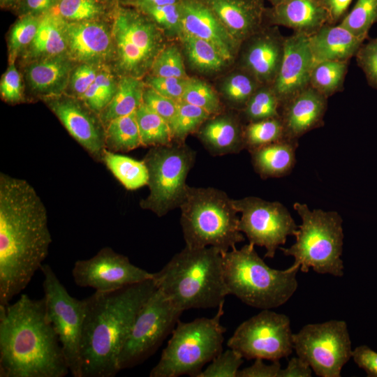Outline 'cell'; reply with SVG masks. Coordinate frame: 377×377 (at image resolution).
<instances>
[{
	"instance_id": "cell-1",
	"label": "cell",
	"mask_w": 377,
	"mask_h": 377,
	"mask_svg": "<svg viewBox=\"0 0 377 377\" xmlns=\"http://www.w3.org/2000/svg\"><path fill=\"white\" fill-rule=\"evenodd\" d=\"M47 209L26 180L0 175V305L22 291L48 255Z\"/></svg>"
},
{
	"instance_id": "cell-2",
	"label": "cell",
	"mask_w": 377,
	"mask_h": 377,
	"mask_svg": "<svg viewBox=\"0 0 377 377\" xmlns=\"http://www.w3.org/2000/svg\"><path fill=\"white\" fill-rule=\"evenodd\" d=\"M69 373L45 299L22 294L0 305V377H64Z\"/></svg>"
},
{
	"instance_id": "cell-3",
	"label": "cell",
	"mask_w": 377,
	"mask_h": 377,
	"mask_svg": "<svg viewBox=\"0 0 377 377\" xmlns=\"http://www.w3.org/2000/svg\"><path fill=\"white\" fill-rule=\"evenodd\" d=\"M153 279L85 298L82 377H114L119 356L142 305L156 290Z\"/></svg>"
},
{
	"instance_id": "cell-4",
	"label": "cell",
	"mask_w": 377,
	"mask_h": 377,
	"mask_svg": "<svg viewBox=\"0 0 377 377\" xmlns=\"http://www.w3.org/2000/svg\"><path fill=\"white\" fill-rule=\"evenodd\" d=\"M156 288L179 310L218 308L228 295L223 253L212 246H185L153 278Z\"/></svg>"
},
{
	"instance_id": "cell-5",
	"label": "cell",
	"mask_w": 377,
	"mask_h": 377,
	"mask_svg": "<svg viewBox=\"0 0 377 377\" xmlns=\"http://www.w3.org/2000/svg\"><path fill=\"white\" fill-rule=\"evenodd\" d=\"M249 243L223 254L224 281L228 295L252 307L270 309L285 304L295 293L300 269L269 267Z\"/></svg>"
},
{
	"instance_id": "cell-6",
	"label": "cell",
	"mask_w": 377,
	"mask_h": 377,
	"mask_svg": "<svg viewBox=\"0 0 377 377\" xmlns=\"http://www.w3.org/2000/svg\"><path fill=\"white\" fill-rule=\"evenodd\" d=\"M179 208L188 247L212 246L223 254L245 239L239 229V218L233 200L221 190L188 186Z\"/></svg>"
},
{
	"instance_id": "cell-7",
	"label": "cell",
	"mask_w": 377,
	"mask_h": 377,
	"mask_svg": "<svg viewBox=\"0 0 377 377\" xmlns=\"http://www.w3.org/2000/svg\"><path fill=\"white\" fill-rule=\"evenodd\" d=\"M294 209L302 220L296 241L289 248L279 247L285 256L295 259L293 267L302 272L312 268L318 274L343 275V220L336 211L311 210L304 203L295 202Z\"/></svg>"
},
{
	"instance_id": "cell-8",
	"label": "cell",
	"mask_w": 377,
	"mask_h": 377,
	"mask_svg": "<svg viewBox=\"0 0 377 377\" xmlns=\"http://www.w3.org/2000/svg\"><path fill=\"white\" fill-rule=\"evenodd\" d=\"M223 304L212 318L191 322L178 320L161 358L149 373L150 377H198L203 367L223 351L225 327L221 320Z\"/></svg>"
},
{
	"instance_id": "cell-9",
	"label": "cell",
	"mask_w": 377,
	"mask_h": 377,
	"mask_svg": "<svg viewBox=\"0 0 377 377\" xmlns=\"http://www.w3.org/2000/svg\"><path fill=\"white\" fill-rule=\"evenodd\" d=\"M195 152L184 143L152 147L143 160L147 165L149 188L140 207L163 216L179 208L188 185L186 181L193 166Z\"/></svg>"
},
{
	"instance_id": "cell-10",
	"label": "cell",
	"mask_w": 377,
	"mask_h": 377,
	"mask_svg": "<svg viewBox=\"0 0 377 377\" xmlns=\"http://www.w3.org/2000/svg\"><path fill=\"white\" fill-rule=\"evenodd\" d=\"M112 34L117 66L124 76L140 78L166 46L163 31L151 19L131 10L118 12Z\"/></svg>"
},
{
	"instance_id": "cell-11",
	"label": "cell",
	"mask_w": 377,
	"mask_h": 377,
	"mask_svg": "<svg viewBox=\"0 0 377 377\" xmlns=\"http://www.w3.org/2000/svg\"><path fill=\"white\" fill-rule=\"evenodd\" d=\"M40 270L47 318L58 337L69 372L74 377H82L80 346L85 300L72 297L49 265L43 264Z\"/></svg>"
},
{
	"instance_id": "cell-12",
	"label": "cell",
	"mask_w": 377,
	"mask_h": 377,
	"mask_svg": "<svg viewBox=\"0 0 377 377\" xmlns=\"http://www.w3.org/2000/svg\"><path fill=\"white\" fill-rule=\"evenodd\" d=\"M293 348L316 376L340 377L352 357L351 340L344 320L307 324L293 334Z\"/></svg>"
},
{
	"instance_id": "cell-13",
	"label": "cell",
	"mask_w": 377,
	"mask_h": 377,
	"mask_svg": "<svg viewBox=\"0 0 377 377\" xmlns=\"http://www.w3.org/2000/svg\"><path fill=\"white\" fill-rule=\"evenodd\" d=\"M182 313L156 288L135 318L119 356V370L133 367L152 355L171 334Z\"/></svg>"
},
{
	"instance_id": "cell-14",
	"label": "cell",
	"mask_w": 377,
	"mask_h": 377,
	"mask_svg": "<svg viewBox=\"0 0 377 377\" xmlns=\"http://www.w3.org/2000/svg\"><path fill=\"white\" fill-rule=\"evenodd\" d=\"M293 335L286 315L263 309L237 327L227 346L247 360L279 361L292 354Z\"/></svg>"
},
{
	"instance_id": "cell-15",
	"label": "cell",
	"mask_w": 377,
	"mask_h": 377,
	"mask_svg": "<svg viewBox=\"0 0 377 377\" xmlns=\"http://www.w3.org/2000/svg\"><path fill=\"white\" fill-rule=\"evenodd\" d=\"M241 213L239 229L249 243L265 247V258H272L288 236L295 235L298 226L288 209L278 201H267L255 196L233 200Z\"/></svg>"
},
{
	"instance_id": "cell-16",
	"label": "cell",
	"mask_w": 377,
	"mask_h": 377,
	"mask_svg": "<svg viewBox=\"0 0 377 377\" xmlns=\"http://www.w3.org/2000/svg\"><path fill=\"white\" fill-rule=\"evenodd\" d=\"M72 275L77 286L105 293L151 279L154 273L134 265L128 257L106 247L89 259L77 260Z\"/></svg>"
},
{
	"instance_id": "cell-17",
	"label": "cell",
	"mask_w": 377,
	"mask_h": 377,
	"mask_svg": "<svg viewBox=\"0 0 377 377\" xmlns=\"http://www.w3.org/2000/svg\"><path fill=\"white\" fill-rule=\"evenodd\" d=\"M313 65L309 36L294 32L286 37L283 59L271 85L279 101L280 107L310 86Z\"/></svg>"
},
{
	"instance_id": "cell-18",
	"label": "cell",
	"mask_w": 377,
	"mask_h": 377,
	"mask_svg": "<svg viewBox=\"0 0 377 377\" xmlns=\"http://www.w3.org/2000/svg\"><path fill=\"white\" fill-rule=\"evenodd\" d=\"M285 40L276 27H263L242 43L241 68L261 84L272 85L283 59Z\"/></svg>"
},
{
	"instance_id": "cell-19",
	"label": "cell",
	"mask_w": 377,
	"mask_h": 377,
	"mask_svg": "<svg viewBox=\"0 0 377 377\" xmlns=\"http://www.w3.org/2000/svg\"><path fill=\"white\" fill-rule=\"evenodd\" d=\"M179 6L182 32L208 41L231 63L242 43L230 34L213 12L201 0H180Z\"/></svg>"
},
{
	"instance_id": "cell-20",
	"label": "cell",
	"mask_w": 377,
	"mask_h": 377,
	"mask_svg": "<svg viewBox=\"0 0 377 377\" xmlns=\"http://www.w3.org/2000/svg\"><path fill=\"white\" fill-rule=\"evenodd\" d=\"M47 104L71 136L90 154L102 158L105 133L90 112L75 98L61 95L48 98Z\"/></svg>"
},
{
	"instance_id": "cell-21",
	"label": "cell",
	"mask_w": 377,
	"mask_h": 377,
	"mask_svg": "<svg viewBox=\"0 0 377 377\" xmlns=\"http://www.w3.org/2000/svg\"><path fill=\"white\" fill-rule=\"evenodd\" d=\"M327 98L311 86L280 107L284 139L298 142L305 133L324 124Z\"/></svg>"
},
{
	"instance_id": "cell-22",
	"label": "cell",
	"mask_w": 377,
	"mask_h": 377,
	"mask_svg": "<svg viewBox=\"0 0 377 377\" xmlns=\"http://www.w3.org/2000/svg\"><path fill=\"white\" fill-rule=\"evenodd\" d=\"M67 54L73 61L99 64L110 57L112 32L101 22L89 20L65 22Z\"/></svg>"
},
{
	"instance_id": "cell-23",
	"label": "cell",
	"mask_w": 377,
	"mask_h": 377,
	"mask_svg": "<svg viewBox=\"0 0 377 377\" xmlns=\"http://www.w3.org/2000/svg\"><path fill=\"white\" fill-rule=\"evenodd\" d=\"M201 1L241 43L263 28L264 0Z\"/></svg>"
},
{
	"instance_id": "cell-24",
	"label": "cell",
	"mask_w": 377,
	"mask_h": 377,
	"mask_svg": "<svg viewBox=\"0 0 377 377\" xmlns=\"http://www.w3.org/2000/svg\"><path fill=\"white\" fill-rule=\"evenodd\" d=\"M264 21L269 25L286 27L309 36L329 24V16L318 0H286L266 8Z\"/></svg>"
},
{
	"instance_id": "cell-25",
	"label": "cell",
	"mask_w": 377,
	"mask_h": 377,
	"mask_svg": "<svg viewBox=\"0 0 377 377\" xmlns=\"http://www.w3.org/2000/svg\"><path fill=\"white\" fill-rule=\"evenodd\" d=\"M74 69L73 60L67 54L34 60L27 68L31 89L47 98L58 96L68 87Z\"/></svg>"
},
{
	"instance_id": "cell-26",
	"label": "cell",
	"mask_w": 377,
	"mask_h": 377,
	"mask_svg": "<svg viewBox=\"0 0 377 377\" xmlns=\"http://www.w3.org/2000/svg\"><path fill=\"white\" fill-rule=\"evenodd\" d=\"M365 40L339 24H325L309 36L314 64L323 61H348Z\"/></svg>"
},
{
	"instance_id": "cell-27",
	"label": "cell",
	"mask_w": 377,
	"mask_h": 377,
	"mask_svg": "<svg viewBox=\"0 0 377 377\" xmlns=\"http://www.w3.org/2000/svg\"><path fill=\"white\" fill-rule=\"evenodd\" d=\"M197 132L198 138L212 155L237 154L244 149V128L232 115L220 113L211 116Z\"/></svg>"
},
{
	"instance_id": "cell-28",
	"label": "cell",
	"mask_w": 377,
	"mask_h": 377,
	"mask_svg": "<svg viewBox=\"0 0 377 377\" xmlns=\"http://www.w3.org/2000/svg\"><path fill=\"white\" fill-rule=\"evenodd\" d=\"M297 147L298 142L284 139L250 151L254 170L263 179L289 175L296 163Z\"/></svg>"
},
{
	"instance_id": "cell-29",
	"label": "cell",
	"mask_w": 377,
	"mask_h": 377,
	"mask_svg": "<svg viewBox=\"0 0 377 377\" xmlns=\"http://www.w3.org/2000/svg\"><path fill=\"white\" fill-rule=\"evenodd\" d=\"M65 22L57 13L43 14L36 35L28 46V56L36 60L67 54Z\"/></svg>"
},
{
	"instance_id": "cell-30",
	"label": "cell",
	"mask_w": 377,
	"mask_h": 377,
	"mask_svg": "<svg viewBox=\"0 0 377 377\" xmlns=\"http://www.w3.org/2000/svg\"><path fill=\"white\" fill-rule=\"evenodd\" d=\"M145 89L140 77L124 76L117 83L112 99L100 113L102 121L108 124L135 112L143 103Z\"/></svg>"
},
{
	"instance_id": "cell-31",
	"label": "cell",
	"mask_w": 377,
	"mask_h": 377,
	"mask_svg": "<svg viewBox=\"0 0 377 377\" xmlns=\"http://www.w3.org/2000/svg\"><path fill=\"white\" fill-rule=\"evenodd\" d=\"M179 40L191 67L198 72L216 73L228 63L219 50L207 40L184 32H182Z\"/></svg>"
},
{
	"instance_id": "cell-32",
	"label": "cell",
	"mask_w": 377,
	"mask_h": 377,
	"mask_svg": "<svg viewBox=\"0 0 377 377\" xmlns=\"http://www.w3.org/2000/svg\"><path fill=\"white\" fill-rule=\"evenodd\" d=\"M102 159L108 168L128 190H135L147 185L149 173L144 161L103 150Z\"/></svg>"
},
{
	"instance_id": "cell-33",
	"label": "cell",
	"mask_w": 377,
	"mask_h": 377,
	"mask_svg": "<svg viewBox=\"0 0 377 377\" xmlns=\"http://www.w3.org/2000/svg\"><path fill=\"white\" fill-rule=\"evenodd\" d=\"M135 116L142 145L157 147L173 143L170 124L146 105L142 103L135 110Z\"/></svg>"
},
{
	"instance_id": "cell-34",
	"label": "cell",
	"mask_w": 377,
	"mask_h": 377,
	"mask_svg": "<svg viewBox=\"0 0 377 377\" xmlns=\"http://www.w3.org/2000/svg\"><path fill=\"white\" fill-rule=\"evenodd\" d=\"M105 145L110 149L124 152L142 145L135 111L107 124Z\"/></svg>"
},
{
	"instance_id": "cell-35",
	"label": "cell",
	"mask_w": 377,
	"mask_h": 377,
	"mask_svg": "<svg viewBox=\"0 0 377 377\" xmlns=\"http://www.w3.org/2000/svg\"><path fill=\"white\" fill-rule=\"evenodd\" d=\"M348 61H323L315 63L310 77V86L327 98L341 91Z\"/></svg>"
},
{
	"instance_id": "cell-36",
	"label": "cell",
	"mask_w": 377,
	"mask_h": 377,
	"mask_svg": "<svg viewBox=\"0 0 377 377\" xmlns=\"http://www.w3.org/2000/svg\"><path fill=\"white\" fill-rule=\"evenodd\" d=\"M211 116L199 107L182 100L178 101L176 114L170 124L173 142L184 143L186 138L198 131Z\"/></svg>"
},
{
	"instance_id": "cell-37",
	"label": "cell",
	"mask_w": 377,
	"mask_h": 377,
	"mask_svg": "<svg viewBox=\"0 0 377 377\" xmlns=\"http://www.w3.org/2000/svg\"><path fill=\"white\" fill-rule=\"evenodd\" d=\"M282 140L284 133L280 117L249 122L244 128V149L249 152Z\"/></svg>"
},
{
	"instance_id": "cell-38",
	"label": "cell",
	"mask_w": 377,
	"mask_h": 377,
	"mask_svg": "<svg viewBox=\"0 0 377 377\" xmlns=\"http://www.w3.org/2000/svg\"><path fill=\"white\" fill-rule=\"evenodd\" d=\"M242 112L248 122L280 117V103L272 86L261 84Z\"/></svg>"
},
{
	"instance_id": "cell-39",
	"label": "cell",
	"mask_w": 377,
	"mask_h": 377,
	"mask_svg": "<svg viewBox=\"0 0 377 377\" xmlns=\"http://www.w3.org/2000/svg\"><path fill=\"white\" fill-rule=\"evenodd\" d=\"M260 85L251 73L241 68V71L231 74L226 79L221 91L232 105L242 110Z\"/></svg>"
},
{
	"instance_id": "cell-40",
	"label": "cell",
	"mask_w": 377,
	"mask_h": 377,
	"mask_svg": "<svg viewBox=\"0 0 377 377\" xmlns=\"http://www.w3.org/2000/svg\"><path fill=\"white\" fill-rule=\"evenodd\" d=\"M377 22V0H357L351 10L339 23L355 36L366 40Z\"/></svg>"
},
{
	"instance_id": "cell-41",
	"label": "cell",
	"mask_w": 377,
	"mask_h": 377,
	"mask_svg": "<svg viewBox=\"0 0 377 377\" xmlns=\"http://www.w3.org/2000/svg\"><path fill=\"white\" fill-rule=\"evenodd\" d=\"M117 88L113 75L103 67L80 99L90 110L101 113L112 99Z\"/></svg>"
},
{
	"instance_id": "cell-42",
	"label": "cell",
	"mask_w": 377,
	"mask_h": 377,
	"mask_svg": "<svg viewBox=\"0 0 377 377\" xmlns=\"http://www.w3.org/2000/svg\"><path fill=\"white\" fill-rule=\"evenodd\" d=\"M181 100L206 110L212 116L223 110L216 91L207 82L198 78L189 77Z\"/></svg>"
},
{
	"instance_id": "cell-43",
	"label": "cell",
	"mask_w": 377,
	"mask_h": 377,
	"mask_svg": "<svg viewBox=\"0 0 377 377\" xmlns=\"http://www.w3.org/2000/svg\"><path fill=\"white\" fill-rule=\"evenodd\" d=\"M140 8L167 35L179 38L183 30L179 3Z\"/></svg>"
},
{
	"instance_id": "cell-44",
	"label": "cell",
	"mask_w": 377,
	"mask_h": 377,
	"mask_svg": "<svg viewBox=\"0 0 377 377\" xmlns=\"http://www.w3.org/2000/svg\"><path fill=\"white\" fill-rule=\"evenodd\" d=\"M56 6L57 14L67 22L94 20L103 11L96 0H59Z\"/></svg>"
},
{
	"instance_id": "cell-45",
	"label": "cell",
	"mask_w": 377,
	"mask_h": 377,
	"mask_svg": "<svg viewBox=\"0 0 377 377\" xmlns=\"http://www.w3.org/2000/svg\"><path fill=\"white\" fill-rule=\"evenodd\" d=\"M41 16L25 14L13 27L9 36L10 62L14 61L17 52L28 47L34 39Z\"/></svg>"
},
{
	"instance_id": "cell-46",
	"label": "cell",
	"mask_w": 377,
	"mask_h": 377,
	"mask_svg": "<svg viewBox=\"0 0 377 377\" xmlns=\"http://www.w3.org/2000/svg\"><path fill=\"white\" fill-rule=\"evenodd\" d=\"M159 77H186L182 54L175 45L165 46L157 56L151 68Z\"/></svg>"
},
{
	"instance_id": "cell-47",
	"label": "cell",
	"mask_w": 377,
	"mask_h": 377,
	"mask_svg": "<svg viewBox=\"0 0 377 377\" xmlns=\"http://www.w3.org/2000/svg\"><path fill=\"white\" fill-rule=\"evenodd\" d=\"M243 359L239 353L229 348L216 355L198 377H237Z\"/></svg>"
},
{
	"instance_id": "cell-48",
	"label": "cell",
	"mask_w": 377,
	"mask_h": 377,
	"mask_svg": "<svg viewBox=\"0 0 377 377\" xmlns=\"http://www.w3.org/2000/svg\"><path fill=\"white\" fill-rule=\"evenodd\" d=\"M355 57L368 84L377 89V37L363 43Z\"/></svg>"
},
{
	"instance_id": "cell-49",
	"label": "cell",
	"mask_w": 377,
	"mask_h": 377,
	"mask_svg": "<svg viewBox=\"0 0 377 377\" xmlns=\"http://www.w3.org/2000/svg\"><path fill=\"white\" fill-rule=\"evenodd\" d=\"M143 103L169 124L174 119L178 108V101L159 94L150 87L145 89Z\"/></svg>"
},
{
	"instance_id": "cell-50",
	"label": "cell",
	"mask_w": 377,
	"mask_h": 377,
	"mask_svg": "<svg viewBox=\"0 0 377 377\" xmlns=\"http://www.w3.org/2000/svg\"><path fill=\"white\" fill-rule=\"evenodd\" d=\"M103 67L98 64L82 63L71 73L69 87L73 94L81 98L95 80Z\"/></svg>"
},
{
	"instance_id": "cell-51",
	"label": "cell",
	"mask_w": 377,
	"mask_h": 377,
	"mask_svg": "<svg viewBox=\"0 0 377 377\" xmlns=\"http://www.w3.org/2000/svg\"><path fill=\"white\" fill-rule=\"evenodd\" d=\"M189 77H159L151 75L147 79V83L159 94L175 100L180 101L184 92Z\"/></svg>"
},
{
	"instance_id": "cell-52",
	"label": "cell",
	"mask_w": 377,
	"mask_h": 377,
	"mask_svg": "<svg viewBox=\"0 0 377 377\" xmlns=\"http://www.w3.org/2000/svg\"><path fill=\"white\" fill-rule=\"evenodd\" d=\"M2 98L8 102L16 103L22 98V84L14 61H10L6 71L2 75L0 83Z\"/></svg>"
},
{
	"instance_id": "cell-53",
	"label": "cell",
	"mask_w": 377,
	"mask_h": 377,
	"mask_svg": "<svg viewBox=\"0 0 377 377\" xmlns=\"http://www.w3.org/2000/svg\"><path fill=\"white\" fill-rule=\"evenodd\" d=\"M355 363L363 369L369 377H377V352L369 346L362 345L356 347L352 353Z\"/></svg>"
},
{
	"instance_id": "cell-54",
	"label": "cell",
	"mask_w": 377,
	"mask_h": 377,
	"mask_svg": "<svg viewBox=\"0 0 377 377\" xmlns=\"http://www.w3.org/2000/svg\"><path fill=\"white\" fill-rule=\"evenodd\" d=\"M281 371L279 361H273V363L267 364L263 359H256L252 365L239 369L237 377H280Z\"/></svg>"
},
{
	"instance_id": "cell-55",
	"label": "cell",
	"mask_w": 377,
	"mask_h": 377,
	"mask_svg": "<svg viewBox=\"0 0 377 377\" xmlns=\"http://www.w3.org/2000/svg\"><path fill=\"white\" fill-rule=\"evenodd\" d=\"M318 1L327 11L329 24H335L340 22L347 14L352 0H318Z\"/></svg>"
},
{
	"instance_id": "cell-56",
	"label": "cell",
	"mask_w": 377,
	"mask_h": 377,
	"mask_svg": "<svg viewBox=\"0 0 377 377\" xmlns=\"http://www.w3.org/2000/svg\"><path fill=\"white\" fill-rule=\"evenodd\" d=\"M312 369L300 357H293L285 369H281L280 377H311Z\"/></svg>"
},
{
	"instance_id": "cell-57",
	"label": "cell",
	"mask_w": 377,
	"mask_h": 377,
	"mask_svg": "<svg viewBox=\"0 0 377 377\" xmlns=\"http://www.w3.org/2000/svg\"><path fill=\"white\" fill-rule=\"evenodd\" d=\"M59 0H23L22 8L26 14H45L56 6Z\"/></svg>"
},
{
	"instance_id": "cell-58",
	"label": "cell",
	"mask_w": 377,
	"mask_h": 377,
	"mask_svg": "<svg viewBox=\"0 0 377 377\" xmlns=\"http://www.w3.org/2000/svg\"><path fill=\"white\" fill-rule=\"evenodd\" d=\"M180 0H136V4L139 8L145 6H159L170 4H176Z\"/></svg>"
},
{
	"instance_id": "cell-59",
	"label": "cell",
	"mask_w": 377,
	"mask_h": 377,
	"mask_svg": "<svg viewBox=\"0 0 377 377\" xmlns=\"http://www.w3.org/2000/svg\"><path fill=\"white\" fill-rule=\"evenodd\" d=\"M286 1V0H269L272 6L281 3Z\"/></svg>"
},
{
	"instance_id": "cell-60",
	"label": "cell",
	"mask_w": 377,
	"mask_h": 377,
	"mask_svg": "<svg viewBox=\"0 0 377 377\" xmlns=\"http://www.w3.org/2000/svg\"><path fill=\"white\" fill-rule=\"evenodd\" d=\"M1 2H8V1H11L13 0H1Z\"/></svg>"
}]
</instances>
